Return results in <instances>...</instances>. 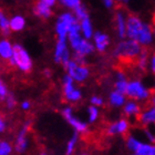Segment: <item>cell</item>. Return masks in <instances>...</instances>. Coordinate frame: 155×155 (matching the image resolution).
<instances>
[{"instance_id":"obj_21","label":"cell","mask_w":155,"mask_h":155,"mask_svg":"<svg viewBox=\"0 0 155 155\" xmlns=\"http://www.w3.org/2000/svg\"><path fill=\"white\" fill-rule=\"evenodd\" d=\"M13 151V146L8 141L0 140V155H11Z\"/></svg>"},{"instance_id":"obj_10","label":"cell","mask_w":155,"mask_h":155,"mask_svg":"<svg viewBox=\"0 0 155 155\" xmlns=\"http://www.w3.org/2000/svg\"><path fill=\"white\" fill-rule=\"evenodd\" d=\"M137 115H139V122L142 123L143 126H147V125H150V124L154 123V120H155L154 105H151L149 109H146L145 111H143L142 113L140 112Z\"/></svg>"},{"instance_id":"obj_40","label":"cell","mask_w":155,"mask_h":155,"mask_svg":"<svg viewBox=\"0 0 155 155\" xmlns=\"http://www.w3.org/2000/svg\"><path fill=\"white\" fill-rule=\"evenodd\" d=\"M40 155H48V154H47V153H45V152H41V153H40Z\"/></svg>"},{"instance_id":"obj_17","label":"cell","mask_w":155,"mask_h":155,"mask_svg":"<svg viewBox=\"0 0 155 155\" xmlns=\"http://www.w3.org/2000/svg\"><path fill=\"white\" fill-rule=\"evenodd\" d=\"M110 103L113 107H122L125 103V97L124 94L119 93L117 91L114 90L110 94Z\"/></svg>"},{"instance_id":"obj_33","label":"cell","mask_w":155,"mask_h":155,"mask_svg":"<svg viewBox=\"0 0 155 155\" xmlns=\"http://www.w3.org/2000/svg\"><path fill=\"white\" fill-rule=\"evenodd\" d=\"M6 129H7V120L2 114L0 113V134L5 132Z\"/></svg>"},{"instance_id":"obj_32","label":"cell","mask_w":155,"mask_h":155,"mask_svg":"<svg viewBox=\"0 0 155 155\" xmlns=\"http://www.w3.org/2000/svg\"><path fill=\"white\" fill-rule=\"evenodd\" d=\"M107 133L109 135H116L117 134V125H116V122L112 123V124H110V125L107 126Z\"/></svg>"},{"instance_id":"obj_42","label":"cell","mask_w":155,"mask_h":155,"mask_svg":"<svg viewBox=\"0 0 155 155\" xmlns=\"http://www.w3.org/2000/svg\"><path fill=\"white\" fill-rule=\"evenodd\" d=\"M132 155H137V154H135V153H134V154H132Z\"/></svg>"},{"instance_id":"obj_28","label":"cell","mask_w":155,"mask_h":155,"mask_svg":"<svg viewBox=\"0 0 155 155\" xmlns=\"http://www.w3.org/2000/svg\"><path fill=\"white\" fill-rule=\"evenodd\" d=\"M75 16H77V18L75 19H78L79 21H81V20H83L84 18H87V11L85 10V8H84L83 6H79L75 8Z\"/></svg>"},{"instance_id":"obj_3","label":"cell","mask_w":155,"mask_h":155,"mask_svg":"<svg viewBox=\"0 0 155 155\" xmlns=\"http://www.w3.org/2000/svg\"><path fill=\"white\" fill-rule=\"evenodd\" d=\"M8 61L10 65L17 67L20 71L25 73H29L32 71V60L28 54V52L19 45H15L12 47V57Z\"/></svg>"},{"instance_id":"obj_1","label":"cell","mask_w":155,"mask_h":155,"mask_svg":"<svg viewBox=\"0 0 155 155\" xmlns=\"http://www.w3.org/2000/svg\"><path fill=\"white\" fill-rule=\"evenodd\" d=\"M126 36L141 45L149 47L153 41L152 27L144 23L137 16L130 13L126 19Z\"/></svg>"},{"instance_id":"obj_14","label":"cell","mask_w":155,"mask_h":155,"mask_svg":"<svg viewBox=\"0 0 155 155\" xmlns=\"http://www.w3.org/2000/svg\"><path fill=\"white\" fill-rule=\"evenodd\" d=\"M116 78H117V80H116L115 84H114L115 91H117L119 93L125 94L126 87H127V80H126V77L124 75L123 72L119 71L117 74H116Z\"/></svg>"},{"instance_id":"obj_37","label":"cell","mask_w":155,"mask_h":155,"mask_svg":"<svg viewBox=\"0 0 155 155\" xmlns=\"http://www.w3.org/2000/svg\"><path fill=\"white\" fill-rule=\"evenodd\" d=\"M39 1L47 5V6L50 7V8H51L52 6H54V3H55V0H39Z\"/></svg>"},{"instance_id":"obj_9","label":"cell","mask_w":155,"mask_h":155,"mask_svg":"<svg viewBox=\"0 0 155 155\" xmlns=\"http://www.w3.org/2000/svg\"><path fill=\"white\" fill-rule=\"evenodd\" d=\"M115 27L116 31L119 33V37L121 39L126 37V19L120 10L115 12Z\"/></svg>"},{"instance_id":"obj_27","label":"cell","mask_w":155,"mask_h":155,"mask_svg":"<svg viewBox=\"0 0 155 155\" xmlns=\"http://www.w3.org/2000/svg\"><path fill=\"white\" fill-rule=\"evenodd\" d=\"M87 112H89V122L94 123L99 117V111H97V107H94V105L89 107Z\"/></svg>"},{"instance_id":"obj_16","label":"cell","mask_w":155,"mask_h":155,"mask_svg":"<svg viewBox=\"0 0 155 155\" xmlns=\"http://www.w3.org/2000/svg\"><path fill=\"white\" fill-rule=\"evenodd\" d=\"M9 26L10 30H12V31H21L26 26V21L23 19V17L16 16L11 20H9Z\"/></svg>"},{"instance_id":"obj_25","label":"cell","mask_w":155,"mask_h":155,"mask_svg":"<svg viewBox=\"0 0 155 155\" xmlns=\"http://www.w3.org/2000/svg\"><path fill=\"white\" fill-rule=\"evenodd\" d=\"M0 31L3 36H8L10 33V26H9V20L6 17L2 16L0 19Z\"/></svg>"},{"instance_id":"obj_26","label":"cell","mask_w":155,"mask_h":155,"mask_svg":"<svg viewBox=\"0 0 155 155\" xmlns=\"http://www.w3.org/2000/svg\"><path fill=\"white\" fill-rule=\"evenodd\" d=\"M81 97H82V94H81L80 90H78V89L74 87V89L65 97V100L69 101V102H78V101L81 100Z\"/></svg>"},{"instance_id":"obj_35","label":"cell","mask_w":155,"mask_h":155,"mask_svg":"<svg viewBox=\"0 0 155 155\" xmlns=\"http://www.w3.org/2000/svg\"><path fill=\"white\" fill-rule=\"evenodd\" d=\"M150 69H151V71L154 73V71H155V58H154V54L153 55H151V58H150Z\"/></svg>"},{"instance_id":"obj_23","label":"cell","mask_w":155,"mask_h":155,"mask_svg":"<svg viewBox=\"0 0 155 155\" xmlns=\"http://www.w3.org/2000/svg\"><path fill=\"white\" fill-rule=\"evenodd\" d=\"M78 139H79V136H78V132H75L72 137L70 139V141L68 142V145H67V151H65V155H72L73 152H74V149H75V145H77V142H78Z\"/></svg>"},{"instance_id":"obj_4","label":"cell","mask_w":155,"mask_h":155,"mask_svg":"<svg viewBox=\"0 0 155 155\" xmlns=\"http://www.w3.org/2000/svg\"><path fill=\"white\" fill-rule=\"evenodd\" d=\"M64 69L67 70L68 74L73 79V81H77V82H83L90 75V70L87 65L78 63L74 60H70L65 64Z\"/></svg>"},{"instance_id":"obj_5","label":"cell","mask_w":155,"mask_h":155,"mask_svg":"<svg viewBox=\"0 0 155 155\" xmlns=\"http://www.w3.org/2000/svg\"><path fill=\"white\" fill-rule=\"evenodd\" d=\"M125 94L130 99L137 101L147 100L150 97V91L139 80L127 82V87H126Z\"/></svg>"},{"instance_id":"obj_38","label":"cell","mask_w":155,"mask_h":155,"mask_svg":"<svg viewBox=\"0 0 155 155\" xmlns=\"http://www.w3.org/2000/svg\"><path fill=\"white\" fill-rule=\"evenodd\" d=\"M104 3L107 8H111L114 5V0H104Z\"/></svg>"},{"instance_id":"obj_43","label":"cell","mask_w":155,"mask_h":155,"mask_svg":"<svg viewBox=\"0 0 155 155\" xmlns=\"http://www.w3.org/2000/svg\"><path fill=\"white\" fill-rule=\"evenodd\" d=\"M81 155H87V154H81Z\"/></svg>"},{"instance_id":"obj_11","label":"cell","mask_w":155,"mask_h":155,"mask_svg":"<svg viewBox=\"0 0 155 155\" xmlns=\"http://www.w3.org/2000/svg\"><path fill=\"white\" fill-rule=\"evenodd\" d=\"M94 42H95V48L99 52H105L107 48L110 45V38L105 33L97 32L94 35Z\"/></svg>"},{"instance_id":"obj_22","label":"cell","mask_w":155,"mask_h":155,"mask_svg":"<svg viewBox=\"0 0 155 155\" xmlns=\"http://www.w3.org/2000/svg\"><path fill=\"white\" fill-rule=\"evenodd\" d=\"M116 125H117V134L125 135L126 133L129 132L130 123L126 119H121L119 122H116Z\"/></svg>"},{"instance_id":"obj_36","label":"cell","mask_w":155,"mask_h":155,"mask_svg":"<svg viewBox=\"0 0 155 155\" xmlns=\"http://www.w3.org/2000/svg\"><path fill=\"white\" fill-rule=\"evenodd\" d=\"M21 107H22V110L28 111L31 107V102L30 101H23L22 104H21Z\"/></svg>"},{"instance_id":"obj_31","label":"cell","mask_w":155,"mask_h":155,"mask_svg":"<svg viewBox=\"0 0 155 155\" xmlns=\"http://www.w3.org/2000/svg\"><path fill=\"white\" fill-rule=\"evenodd\" d=\"M61 2L64 6L69 7V8L75 9L77 7H79L81 5V0H61Z\"/></svg>"},{"instance_id":"obj_29","label":"cell","mask_w":155,"mask_h":155,"mask_svg":"<svg viewBox=\"0 0 155 155\" xmlns=\"http://www.w3.org/2000/svg\"><path fill=\"white\" fill-rule=\"evenodd\" d=\"M5 101H6L7 107H8L9 110H12V109H15V107H16L17 101H16V97H15V95H13V94L8 93V95L6 97Z\"/></svg>"},{"instance_id":"obj_19","label":"cell","mask_w":155,"mask_h":155,"mask_svg":"<svg viewBox=\"0 0 155 155\" xmlns=\"http://www.w3.org/2000/svg\"><path fill=\"white\" fill-rule=\"evenodd\" d=\"M135 154L137 155H155V147L153 144H146L142 143L139 145L137 150L135 151Z\"/></svg>"},{"instance_id":"obj_34","label":"cell","mask_w":155,"mask_h":155,"mask_svg":"<svg viewBox=\"0 0 155 155\" xmlns=\"http://www.w3.org/2000/svg\"><path fill=\"white\" fill-rule=\"evenodd\" d=\"M91 103L93 104L94 107H101V105H103V100L99 97H91Z\"/></svg>"},{"instance_id":"obj_13","label":"cell","mask_w":155,"mask_h":155,"mask_svg":"<svg viewBox=\"0 0 155 155\" xmlns=\"http://www.w3.org/2000/svg\"><path fill=\"white\" fill-rule=\"evenodd\" d=\"M0 57L7 61L12 57V45L6 39L0 40Z\"/></svg>"},{"instance_id":"obj_8","label":"cell","mask_w":155,"mask_h":155,"mask_svg":"<svg viewBox=\"0 0 155 155\" xmlns=\"http://www.w3.org/2000/svg\"><path fill=\"white\" fill-rule=\"evenodd\" d=\"M62 115L64 117L69 123L70 125L73 126L75 129L78 133H84L87 131V125L84 122L80 121L79 119H77L74 115H73V111H72V107H67L62 110Z\"/></svg>"},{"instance_id":"obj_7","label":"cell","mask_w":155,"mask_h":155,"mask_svg":"<svg viewBox=\"0 0 155 155\" xmlns=\"http://www.w3.org/2000/svg\"><path fill=\"white\" fill-rule=\"evenodd\" d=\"M30 125H31V123L27 121L18 133V136L15 142V150L18 154H22L28 149V133H29Z\"/></svg>"},{"instance_id":"obj_15","label":"cell","mask_w":155,"mask_h":155,"mask_svg":"<svg viewBox=\"0 0 155 155\" xmlns=\"http://www.w3.org/2000/svg\"><path fill=\"white\" fill-rule=\"evenodd\" d=\"M123 111H124V113H125V115H137V114L141 112V107H140V105L136 102H134V101H129V102H126V103H124V109H123Z\"/></svg>"},{"instance_id":"obj_41","label":"cell","mask_w":155,"mask_h":155,"mask_svg":"<svg viewBox=\"0 0 155 155\" xmlns=\"http://www.w3.org/2000/svg\"><path fill=\"white\" fill-rule=\"evenodd\" d=\"M1 17H2V12H1V10H0V19H1Z\"/></svg>"},{"instance_id":"obj_18","label":"cell","mask_w":155,"mask_h":155,"mask_svg":"<svg viewBox=\"0 0 155 155\" xmlns=\"http://www.w3.org/2000/svg\"><path fill=\"white\" fill-rule=\"evenodd\" d=\"M65 49H68L67 48V42H65V40L58 39V42H57V45H55V51H54V61L57 63H60L61 57Z\"/></svg>"},{"instance_id":"obj_12","label":"cell","mask_w":155,"mask_h":155,"mask_svg":"<svg viewBox=\"0 0 155 155\" xmlns=\"http://www.w3.org/2000/svg\"><path fill=\"white\" fill-rule=\"evenodd\" d=\"M33 12H35L36 16L40 17L42 19H48V18H50L52 16L51 8L48 7L47 5H45V3L40 2V1L36 2V5L33 7Z\"/></svg>"},{"instance_id":"obj_20","label":"cell","mask_w":155,"mask_h":155,"mask_svg":"<svg viewBox=\"0 0 155 155\" xmlns=\"http://www.w3.org/2000/svg\"><path fill=\"white\" fill-rule=\"evenodd\" d=\"M80 28L82 30V32H83L84 37L85 39H90L93 35L92 32V25H91V21L89 19V17L87 18H84L83 20H81L80 21Z\"/></svg>"},{"instance_id":"obj_24","label":"cell","mask_w":155,"mask_h":155,"mask_svg":"<svg viewBox=\"0 0 155 155\" xmlns=\"http://www.w3.org/2000/svg\"><path fill=\"white\" fill-rule=\"evenodd\" d=\"M140 144H141V142H140L139 140H136L134 136L129 135L126 137V146H127V149H129L130 151H132V152L135 153V151L137 150Z\"/></svg>"},{"instance_id":"obj_2","label":"cell","mask_w":155,"mask_h":155,"mask_svg":"<svg viewBox=\"0 0 155 155\" xmlns=\"http://www.w3.org/2000/svg\"><path fill=\"white\" fill-rule=\"evenodd\" d=\"M142 45L139 42L134 40H126V41L120 42L116 45L114 55L122 61H134L136 62V59L139 58L140 53L142 52Z\"/></svg>"},{"instance_id":"obj_6","label":"cell","mask_w":155,"mask_h":155,"mask_svg":"<svg viewBox=\"0 0 155 155\" xmlns=\"http://www.w3.org/2000/svg\"><path fill=\"white\" fill-rule=\"evenodd\" d=\"M75 21H77V19L72 16L71 13H63V15H61L60 18L58 19L57 27H55V30H57V33H58V39L65 40L67 35H68L69 28Z\"/></svg>"},{"instance_id":"obj_39","label":"cell","mask_w":155,"mask_h":155,"mask_svg":"<svg viewBox=\"0 0 155 155\" xmlns=\"http://www.w3.org/2000/svg\"><path fill=\"white\" fill-rule=\"evenodd\" d=\"M120 2H126V1H129V0H119Z\"/></svg>"},{"instance_id":"obj_30","label":"cell","mask_w":155,"mask_h":155,"mask_svg":"<svg viewBox=\"0 0 155 155\" xmlns=\"http://www.w3.org/2000/svg\"><path fill=\"white\" fill-rule=\"evenodd\" d=\"M8 89H7V85L5 84L2 80H1V78H0V101H5L6 97L8 95Z\"/></svg>"}]
</instances>
